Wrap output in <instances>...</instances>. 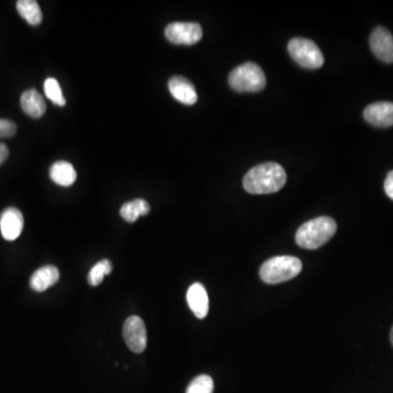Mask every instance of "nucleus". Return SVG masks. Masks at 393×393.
<instances>
[{"label":"nucleus","instance_id":"4be33fe9","mask_svg":"<svg viewBox=\"0 0 393 393\" xmlns=\"http://www.w3.org/2000/svg\"><path fill=\"white\" fill-rule=\"evenodd\" d=\"M385 192L387 196L393 200V170L387 175L385 181Z\"/></svg>","mask_w":393,"mask_h":393},{"label":"nucleus","instance_id":"f03ea898","mask_svg":"<svg viewBox=\"0 0 393 393\" xmlns=\"http://www.w3.org/2000/svg\"><path fill=\"white\" fill-rule=\"evenodd\" d=\"M337 223L329 216H319L306 222L296 232V244L305 249H317L333 238Z\"/></svg>","mask_w":393,"mask_h":393},{"label":"nucleus","instance_id":"412c9836","mask_svg":"<svg viewBox=\"0 0 393 393\" xmlns=\"http://www.w3.org/2000/svg\"><path fill=\"white\" fill-rule=\"evenodd\" d=\"M16 133V125L12 120L0 118V138H8L14 136Z\"/></svg>","mask_w":393,"mask_h":393},{"label":"nucleus","instance_id":"6e6552de","mask_svg":"<svg viewBox=\"0 0 393 393\" xmlns=\"http://www.w3.org/2000/svg\"><path fill=\"white\" fill-rule=\"evenodd\" d=\"M370 48L374 56L387 64L393 63V36L388 29L377 27L370 35Z\"/></svg>","mask_w":393,"mask_h":393},{"label":"nucleus","instance_id":"6ab92c4d","mask_svg":"<svg viewBox=\"0 0 393 393\" xmlns=\"http://www.w3.org/2000/svg\"><path fill=\"white\" fill-rule=\"evenodd\" d=\"M44 92H45L46 98L51 100L54 104H56L58 106H65L66 105V98L63 96L60 85L55 78H47L44 82Z\"/></svg>","mask_w":393,"mask_h":393},{"label":"nucleus","instance_id":"ddd939ff","mask_svg":"<svg viewBox=\"0 0 393 393\" xmlns=\"http://www.w3.org/2000/svg\"><path fill=\"white\" fill-rule=\"evenodd\" d=\"M58 269L55 266H44L38 269L31 276L30 285L35 292H44L58 282Z\"/></svg>","mask_w":393,"mask_h":393},{"label":"nucleus","instance_id":"0eeeda50","mask_svg":"<svg viewBox=\"0 0 393 393\" xmlns=\"http://www.w3.org/2000/svg\"><path fill=\"white\" fill-rule=\"evenodd\" d=\"M122 335L128 348L133 353H142L146 350L148 335L146 324L140 317L131 316L126 319Z\"/></svg>","mask_w":393,"mask_h":393},{"label":"nucleus","instance_id":"423d86ee","mask_svg":"<svg viewBox=\"0 0 393 393\" xmlns=\"http://www.w3.org/2000/svg\"><path fill=\"white\" fill-rule=\"evenodd\" d=\"M165 36L176 45H194L202 38V27L196 22H173L165 29Z\"/></svg>","mask_w":393,"mask_h":393},{"label":"nucleus","instance_id":"9b49d317","mask_svg":"<svg viewBox=\"0 0 393 393\" xmlns=\"http://www.w3.org/2000/svg\"><path fill=\"white\" fill-rule=\"evenodd\" d=\"M170 92L178 102L185 105H194L198 101L196 89L189 80L181 76H175L168 81Z\"/></svg>","mask_w":393,"mask_h":393},{"label":"nucleus","instance_id":"aec40b11","mask_svg":"<svg viewBox=\"0 0 393 393\" xmlns=\"http://www.w3.org/2000/svg\"><path fill=\"white\" fill-rule=\"evenodd\" d=\"M213 390L214 383L212 378L207 374H200L189 383L186 393H213Z\"/></svg>","mask_w":393,"mask_h":393},{"label":"nucleus","instance_id":"b1692460","mask_svg":"<svg viewBox=\"0 0 393 393\" xmlns=\"http://www.w3.org/2000/svg\"><path fill=\"white\" fill-rule=\"evenodd\" d=\"M390 340H391V343H392V346H393V327H392V329H391Z\"/></svg>","mask_w":393,"mask_h":393},{"label":"nucleus","instance_id":"5701e85b","mask_svg":"<svg viewBox=\"0 0 393 393\" xmlns=\"http://www.w3.org/2000/svg\"><path fill=\"white\" fill-rule=\"evenodd\" d=\"M8 146H5V144H0V165L3 164L5 159H8Z\"/></svg>","mask_w":393,"mask_h":393},{"label":"nucleus","instance_id":"2eb2a0df","mask_svg":"<svg viewBox=\"0 0 393 393\" xmlns=\"http://www.w3.org/2000/svg\"><path fill=\"white\" fill-rule=\"evenodd\" d=\"M52 181L59 186L69 187L75 183L77 179V172L71 163L66 161H57L52 165L49 170Z\"/></svg>","mask_w":393,"mask_h":393},{"label":"nucleus","instance_id":"39448f33","mask_svg":"<svg viewBox=\"0 0 393 393\" xmlns=\"http://www.w3.org/2000/svg\"><path fill=\"white\" fill-rule=\"evenodd\" d=\"M287 47L292 58L304 68L318 69L324 66V55L313 41L303 38H292Z\"/></svg>","mask_w":393,"mask_h":393},{"label":"nucleus","instance_id":"f8f14e48","mask_svg":"<svg viewBox=\"0 0 393 393\" xmlns=\"http://www.w3.org/2000/svg\"><path fill=\"white\" fill-rule=\"evenodd\" d=\"M187 303L196 318L203 319L209 313V297L201 283L190 285L187 292Z\"/></svg>","mask_w":393,"mask_h":393},{"label":"nucleus","instance_id":"a211bd4d","mask_svg":"<svg viewBox=\"0 0 393 393\" xmlns=\"http://www.w3.org/2000/svg\"><path fill=\"white\" fill-rule=\"evenodd\" d=\"M113 271V265L109 259H103L98 261L91 269L88 274V282L92 287H98L101 284L104 280V276L111 273Z\"/></svg>","mask_w":393,"mask_h":393},{"label":"nucleus","instance_id":"4468645a","mask_svg":"<svg viewBox=\"0 0 393 393\" xmlns=\"http://www.w3.org/2000/svg\"><path fill=\"white\" fill-rule=\"evenodd\" d=\"M21 107L30 117L40 118L46 112V103L35 89L24 91L21 96Z\"/></svg>","mask_w":393,"mask_h":393},{"label":"nucleus","instance_id":"20e7f679","mask_svg":"<svg viewBox=\"0 0 393 393\" xmlns=\"http://www.w3.org/2000/svg\"><path fill=\"white\" fill-rule=\"evenodd\" d=\"M229 83L237 92H259L266 88L267 79L260 66L245 63L229 74Z\"/></svg>","mask_w":393,"mask_h":393},{"label":"nucleus","instance_id":"dca6fc26","mask_svg":"<svg viewBox=\"0 0 393 393\" xmlns=\"http://www.w3.org/2000/svg\"><path fill=\"white\" fill-rule=\"evenodd\" d=\"M150 212L149 202L144 199H135L126 202L120 207V216L128 223L136 222L141 216H146Z\"/></svg>","mask_w":393,"mask_h":393},{"label":"nucleus","instance_id":"f257e3e1","mask_svg":"<svg viewBox=\"0 0 393 393\" xmlns=\"http://www.w3.org/2000/svg\"><path fill=\"white\" fill-rule=\"evenodd\" d=\"M284 168L278 163L268 162L257 165L248 170L243 185L246 192L253 194H268L279 192L287 183Z\"/></svg>","mask_w":393,"mask_h":393},{"label":"nucleus","instance_id":"f3484780","mask_svg":"<svg viewBox=\"0 0 393 393\" xmlns=\"http://www.w3.org/2000/svg\"><path fill=\"white\" fill-rule=\"evenodd\" d=\"M16 10L20 16L31 25H38L42 22L43 14L38 1L35 0H19Z\"/></svg>","mask_w":393,"mask_h":393},{"label":"nucleus","instance_id":"7ed1b4c3","mask_svg":"<svg viewBox=\"0 0 393 393\" xmlns=\"http://www.w3.org/2000/svg\"><path fill=\"white\" fill-rule=\"evenodd\" d=\"M302 261L292 256H278L263 263L260 278L267 284H279L297 276L302 271Z\"/></svg>","mask_w":393,"mask_h":393},{"label":"nucleus","instance_id":"1a4fd4ad","mask_svg":"<svg viewBox=\"0 0 393 393\" xmlns=\"http://www.w3.org/2000/svg\"><path fill=\"white\" fill-rule=\"evenodd\" d=\"M24 218L16 207L5 209L0 216V231L5 240L12 242L21 235Z\"/></svg>","mask_w":393,"mask_h":393},{"label":"nucleus","instance_id":"9d476101","mask_svg":"<svg viewBox=\"0 0 393 393\" xmlns=\"http://www.w3.org/2000/svg\"><path fill=\"white\" fill-rule=\"evenodd\" d=\"M364 118L374 127L387 128L393 126V103L378 102L365 109Z\"/></svg>","mask_w":393,"mask_h":393}]
</instances>
